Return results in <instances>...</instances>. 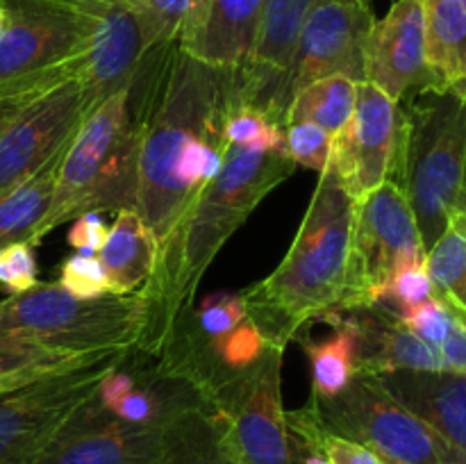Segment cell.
Here are the masks:
<instances>
[{
  "instance_id": "6da1fadb",
  "label": "cell",
  "mask_w": 466,
  "mask_h": 464,
  "mask_svg": "<svg viewBox=\"0 0 466 464\" xmlns=\"http://www.w3.org/2000/svg\"><path fill=\"white\" fill-rule=\"evenodd\" d=\"M237 100V68L191 57L177 39L153 45L130 85L137 132V212L157 241V253L189 205L177 185L187 141L226 123Z\"/></svg>"
},
{
  "instance_id": "7a4b0ae2",
  "label": "cell",
  "mask_w": 466,
  "mask_h": 464,
  "mask_svg": "<svg viewBox=\"0 0 466 464\" xmlns=\"http://www.w3.org/2000/svg\"><path fill=\"white\" fill-rule=\"evenodd\" d=\"M296 171L287 150L226 144L223 168L191 203L159 248L150 280L139 289L146 323L132 350L157 359L177 321L196 305V291L226 241L259 203Z\"/></svg>"
},
{
  "instance_id": "3957f363",
  "label": "cell",
  "mask_w": 466,
  "mask_h": 464,
  "mask_svg": "<svg viewBox=\"0 0 466 464\" xmlns=\"http://www.w3.org/2000/svg\"><path fill=\"white\" fill-rule=\"evenodd\" d=\"M353 218V196L326 166L285 259L264 280L239 291L268 344L287 348L305 323L337 312L349 280Z\"/></svg>"
},
{
  "instance_id": "277c9868",
  "label": "cell",
  "mask_w": 466,
  "mask_h": 464,
  "mask_svg": "<svg viewBox=\"0 0 466 464\" xmlns=\"http://www.w3.org/2000/svg\"><path fill=\"white\" fill-rule=\"evenodd\" d=\"M137 132L130 86L91 109L64 153L48 214L36 230V246L48 232L89 212L137 209Z\"/></svg>"
},
{
  "instance_id": "5b68a950",
  "label": "cell",
  "mask_w": 466,
  "mask_h": 464,
  "mask_svg": "<svg viewBox=\"0 0 466 464\" xmlns=\"http://www.w3.org/2000/svg\"><path fill=\"white\" fill-rule=\"evenodd\" d=\"M405 144L399 182L417 218L423 250L451 226L466 185V105L455 91H421L405 100Z\"/></svg>"
},
{
  "instance_id": "8992f818",
  "label": "cell",
  "mask_w": 466,
  "mask_h": 464,
  "mask_svg": "<svg viewBox=\"0 0 466 464\" xmlns=\"http://www.w3.org/2000/svg\"><path fill=\"white\" fill-rule=\"evenodd\" d=\"M146 323V303L135 294L76 298L59 282H39L0 300V337L36 341L68 353L135 348Z\"/></svg>"
},
{
  "instance_id": "52a82bcc",
  "label": "cell",
  "mask_w": 466,
  "mask_h": 464,
  "mask_svg": "<svg viewBox=\"0 0 466 464\" xmlns=\"http://www.w3.org/2000/svg\"><path fill=\"white\" fill-rule=\"evenodd\" d=\"M312 400L328 430L367 446L387 464H466V453L405 409L378 376L355 373L335 398Z\"/></svg>"
},
{
  "instance_id": "ba28073f",
  "label": "cell",
  "mask_w": 466,
  "mask_h": 464,
  "mask_svg": "<svg viewBox=\"0 0 466 464\" xmlns=\"http://www.w3.org/2000/svg\"><path fill=\"white\" fill-rule=\"evenodd\" d=\"M423 262L426 250L408 198L396 182H385L355 200L349 280L339 308L328 317L380 303L396 271Z\"/></svg>"
},
{
  "instance_id": "9c48e42d",
  "label": "cell",
  "mask_w": 466,
  "mask_h": 464,
  "mask_svg": "<svg viewBox=\"0 0 466 464\" xmlns=\"http://www.w3.org/2000/svg\"><path fill=\"white\" fill-rule=\"evenodd\" d=\"M127 353L130 348L103 350L80 367L46 373L0 394V464L35 462Z\"/></svg>"
},
{
  "instance_id": "30bf717a",
  "label": "cell",
  "mask_w": 466,
  "mask_h": 464,
  "mask_svg": "<svg viewBox=\"0 0 466 464\" xmlns=\"http://www.w3.org/2000/svg\"><path fill=\"white\" fill-rule=\"evenodd\" d=\"M282 358L285 348L268 344L253 364L223 378L203 398L246 464H294L282 405Z\"/></svg>"
},
{
  "instance_id": "8fae6325",
  "label": "cell",
  "mask_w": 466,
  "mask_h": 464,
  "mask_svg": "<svg viewBox=\"0 0 466 464\" xmlns=\"http://www.w3.org/2000/svg\"><path fill=\"white\" fill-rule=\"evenodd\" d=\"M9 12L0 39V85L86 53L105 0H0Z\"/></svg>"
},
{
  "instance_id": "7c38bea8",
  "label": "cell",
  "mask_w": 466,
  "mask_h": 464,
  "mask_svg": "<svg viewBox=\"0 0 466 464\" xmlns=\"http://www.w3.org/2000/svg\"><path fill=\"white\" fill-rule=\"evenodd\" d=\"M405 144V112L400 103L371 82H358L350 121L332 136L328 166L353 200L385 182H399Z\"/></svg>"
},
{
  "instance_id": "4fadbf2b",
  "label": "cell",
  "mask_w": 466,
  "mask_h": 464,
  "mask_svg": "<svg viewBox=\"0 0 466 464\" xmlns=\"http://www.w3.org/2000/svg\"><path fill=\"white\" fill-rule=\"evenodd\" d=\"M157 44H164V36L146 0H105L80 71L86 114L127 89L146 53Z\"/></svg>"
},
{
  "instance_id": "5bb4252c",
  "label": "cell",
  "mask_w": 466,
  "mask_h": 464,
  "mask_svg": "<svg viewBox=\"0 0 466 464\" xmlns=\"http://www.w3.org/2000/svg\"><path fill=\"white\" fill-rule=\"evenodd\" d=\"M373 23V0H312L291 66L289 96L330 76L364 82V48Z\"/></svg>"
},
{
  "instance_id": "9a60e30c",
  "label": "cell",
  "mask_w": 466,
  "mask_h": 464,
  "mask_svg": "<svg viewBox=\"0 0 466 464\" xmlns=\"http://www.w3.org/2000/svg\"><path fill=\"white\" fill-rule=\"evenodd\" d=\"M312 0H264L250 55L237 68V103L267 114L287 127L289 77L299 36Z\"/></svg>"
},
{
  "instance_id": "2e32d148",
  "label": "cell",
  "mask_w": 466,
  "mask_h": 464,
  "mask_svg": "<svg viewBox=\"0 0 466 464\" xmlns=\"http://www.w3.org/2000/svg\"><path fill=\"white\" fill-rule=\"evenodd\" d=\"M86 116L80 77L32 100L0 136V194L35 176L66 148Z\"/></svg>"
},
{
  "instance_id": "e0dca14e",
  "label": "cell",
  "mask_w": 466,
  "mask_h": 464,
  "mask_svg": "<svg viewBox=\"0 0 466 464\" xmlns=\"http://www.w3.org/2000/svg\"><path fill=\"white\" fill-rule=\"evenodd\" d=\"M364 82H371L396 103L421 91H441L426 57L421 0H394L376 18L364 48Z\"/></svg>"
},
{
  "instance_id": "ac0fdd59",
  "label": "cell",
  "mask_w": 466,
  "mask_h": 464,
  "mask_svg": "<svg viewBox=\"0 0 466 464\" xmlns=\"http://www.w3.org/2000/svg\"><path fill=\"white\" fill-rule=\"evenodd\" d=\"M164 428L121 421L94 394L32 464H148L157 453Z\"/></svg>"
},
{
  "instance_id": "d6986e66",
  "label": "cell",
  "mask_w": 466,
  "mask_h": 464,
  "mask_svg": "<svg viewBox=\"0 0 466 464\" xmlns=\"http://www.w3.org/2000/svg\"><path fill=\"white\" fill-rule=\"evenodd\" d=\"M96 398L112 417L135 426H167L173 417L200 403L185 380L167 376L157 364H135L130 353L105 373Z\"/></svg>"
},
{
  "instance_id": "ffe728a7",
  "label": "cell",
  "mask_w": 466,
  "mask_h": 464,
  "mask_svg": "<svg viewBox=\"0 0 466 464\" xmlns=\"http://www.w3.org/2000/svg\"><path fill=\"white\" fill-rule=\"evenodd\" d=\"M264 0H189L177 45L221 68H241L250 55Z\"/></svg>"
},
{
  "instance_id": "44dd1931",
  "label": "cell",
  "mask_w": 466,
  "mask_h": 464,
  "mask_svg": "<svg viewBox=\"0 0 466 464\" xmlns=\"http://www.w3.org/2000/svg\"><path fill=\"white\" fill-rule=\"evenodd\" d=\"M349 314L358 332V373L382 376L400 368L414 371H440L444 368L440 350L410 330L399 314L387 305L376 303Z\"/></svg>"
},
{
  "instance_id": "7402d4cb",
  "label": "cell",
  "mask_w": 466,
  "mask_h": 464,
  "mask_svg": "<svg viewBox=\"0 0 466 464\" xmlns=\"http://www.w3.org/2000/svg\"><path fill=\"white\" fill-rule=\"evenodd\" d=\"M378 378L405 409L466 453V373L400 368Z\"/></svg>"
},
{
  "instance_id": "603a6c76",
  "label": "cell",
  "mask_w": 466,
  "mask_h": 464,
  "mask_svg": "<svg viewBox=\"0 0 466 464\" xmlns=\"http://www.w3.org/2000/svg\"><path fill=\"white\" fill-rule=\"evenodd\" d=\"M148 464H246L232 449L221 419L198 403L167 423Z\"/></svg>"
},
{
  "instance_id": "cb8c5ba5",
  "label": "cell",
  "mask_w": 466,
  "mask_h": 464,
  "mask_svg": "<svg viewBox=\"0 0 466 464\" xmlns=\"http://www.w3.org/2000/svg\"><path fill=\"white\" fill-rule=\"evenodd\" d=\"M96 257L107 276L112 294H135L153 276L157 241L137 209H123L114 218Z\"/></svg>"
},
{
  "instance_id": "d4e9b609",
  "label": "cell",
  "mask_w": 466,
  "mask_h": 464,
  "mask_svg": "<svg viewBox=\"0 0 466 464\" xmlns=\"http://www.w3.org/2000/svg\"><path fill=\"white\" fill-rule=\"evenodd\" d=\"M426 57L440 89L466 77V0H421Z\"/></svg>"
},
{
  "instance_id": "484cf974",
  "label": "cell",
  "mask_w": 466,
  "mask_h": 464,
  "mask_svg": "<svg viewBox=\"0 0 466 464\" xmlns=\"http://www.w3.org/2000/svg\"><path fill=\"white\" fill-rule=\"evenodd\" d=\"M66 148L48 159L35 176L0 194V246L27 241L36 248V230L53 203L55 182Z\"/></svg>"
},
{
  "instance_id": "4316f807",
  "label": "cell",
  "mask_w": 466,
  "mask_h": 464,
  "mask_svg": "<svg viewBox=\"0 0 466 464\" xmlns=\"http://www.w3.org/2000/svg\"><path fill=\"white\" fill-rule=\"evenodd\" d=\"M335 326L330 337L326 339H309V337H300V346L308 353L309 367H312V398L317 400H330L335 398L339 391L349 387L353 380L358 367V332H355L353 321L349 314H335L328 317Z\"/></svg>"
},
{
  "instance_id": "83f0119b",
  "label": "cell",
  "mask_w": 466,
  "mask_h": 464,
  "mask_svg": "<svg viewBox=\"0 0 466 464\" xmlns=\"http://www.w3.org/2000/svg\"><path fill=\"white\" fill-rule=\"evenodd\" d=\"M358 100V82L346 76H330L300 86L291 96L287 126L314 123L335 136L350 121Z\"/></svg>"
},
{
  "instance_id": "f1b7e54d",
  "label": "cell",
  "mask_w": 466,
  "mask_h": 464,
  "mask_svg": "<svg viewBox=\"0 0 466 464\" xmlns=\"http://www.w3.org/2000/svg\"><path fill=\"white\" fill-rule=\"evenodd\" d=\"M82 62H85V53L80 57H73L68 62L59 64V66L46 68V71L32 73V76L21 77V80L7 82L0 85V136L7 130L9 123L39 96L48 94L55 86L64 85V82L80 77Z\"/></svg>"
},
{
  "instance_id": "f546056e",
  "label": "cell",
  "mask_w": 466,
  "mask_h": 464,
  "mask_svg": "<svg viewBox=\"0 0 466 464\" xmlns=\"http://www.w3.org/2000/svg\"><path fill=\"white\" fill-rule=\"evenodd\" d=\"M423 267L435 294L455 303L466 285V237L453 226L446 227L444 235L426 253Z\"/></svg>"
},
{
  "instance_id": "4dcf8cb0",
  "label": "cell",
  "mask_w": 466,
  "mask_h": 464,
  "mask_svg": "<svg viewBox=\"0 0 466 464\" xmlns=\"http://www.w3.org/2000/svg\"><path fill=\"white\" fill-rule=\"evenodd\" d=\"M223 139H226V144L246 146V148L287 150L285 127L273 123L259 109L239 105L237 100L228 112L226 123H223Z\"/></svg>"
},
{
  "instance_id": "1f68e13d",
  "label": "cell",
  "mask_w": 466,
  "mask_h": 464,
  "mask_svg": "<svg viewBox=\"0 0 466 464\" xmlns=\"http://www.w3.org/2000/svg\"><path fill=\"white\" fill-rule=\"evenodd\" d=\"M285 146L296 166L321 173L330 159L332 135L314 123H291L285 127Z\"/></svg>"
},
{
  "instance_id": "d6a6232c",
  "label": "cell",
  "mask_w": 466,
  "mask_h": 464,
  "mask_svg": "<svg viewBox=\"0 0 466 464\" xmlns=\"http://www.w3.org/2000/svg\"><path fill=\"white\" fill-rule=\"evenodd\" d=\"M39 285V267H36L35 246L27 241L0 246V289L9 296L23 294Z\"/></svg>"
},
{
  "instance_id": "836d02e7",
  "label": "cell",
  "mask_w": 466,
  "mask_h": 464,
  "mask_svg": "<svg viewBox=\"0 0 466 464\" xmlns=\"http://www.w3.org/2000/svg\"><path fill=\"white\" fill-rule=\"evenodd\" d=\"M57 282L76 298H100L105 294H112L98 257H89V255L76 253L64 259Z\"/></svg>"
},
{
  "instance_id": "e575fe53",
  "label": "cell",
  "mask_w": 466,
  "mask_h": 464,
  "mask_svg": "<svg viewBox=\"0 0 466 464\" xmlns=\"http://www.w3.org/2000/svg\"><path fill=\"white\" fill-rule=\"evenodd\" d=\"M432 296H435V287H432L431 277H428L426 267L414 264V267H405L391 276L380 303L394 309L396 314H400L405 309L414 308V305L426 303Z\"/></svg>"
},
{
  "instance_id": "d590c367",
  "label": "cell",
  "mask_w": 466,
  "mask_h": 464,
  "mask_svg": "<svg viewBox=\"0 0 466 464\" xmlns=\"http://www.w3.org/2000/svg\"><path fill=\"white\" fill-rule=\"evenodd\" d=\"M399 317L400 321H403L410 330L417 332L426 344H431L432 348L440 350L441 341H444L446 335H449L453 312H451L449 300L435 294L431 300L405 309V312H400Z\"/></svg>"
},
{
  "instance_id": "8d00e7d4",
  "label": "cell",
  "mask_w": 466,
  "mask_h": 464,
  "mask_svg": "<svg viewBox=\"0 0 466 464\" xmlns=\"http://www.w3.org/2000/svg\"><path fill=\"white\" fill-rule=\"evenodd\" d=\"M107 232H109V226L105 223L103 212H89L73 218L66 241L77 255H89V257H96L98 250L103 248L105 239H107Z\"/></svg>"
},
{
  "instance_id": "74e56055",
  "label": "cell",
  "mask_w": 466,
  "mask_h": 464,
  "mask_svg": "<svg viewBox=\"0 0 466 464\" xmlns=\"http://www.w3.org/2000/svg\"><path fill=\"white\" fill-rule=\"evenodd\" d=\"M449 303L453 318H451L449 335L440 346V358L446 371L466 373V312L453 300H449Z\"/></svg>"
},
{
  "instance_id": "f35d334b",
  "label": "cell",
  "mask_w": 466,
  "mask_h": 464,
  "mask_svg": "<svg viewBox=\"0 0 466 464\" xmlns=\"http://www.w3.org/2000/svg\"><path fill=\"white\" fill-rule=\"evenodd\" d=\"M321 446L332 464H387L385 459L378 453H373L371 449L358 444V441L346 439V437L335 435V432L328 430L326 426H323Z\"/></svg>"
},
{
  "instance_id": "ab89813d",
  "label": "cell",
  "mask_w": 466,
  "mask_h": 464,
  "mask_svg": "<svg viewBox=\"0 0 466 464\" xmlns=\"http://www.w3.org/2000/svg\"><path fill=\"white\" fill-rule=\"evenodd\" d=\"M146 5H148L155 21H157L164 41L177 39L182 21L187 16L189 0H146Z\"/></svg>"
},
{
  "instance_id": "60d3db41",
  "label": "cell",
  "mask_w": 466,
  "mask_h": 464,
  "mask_svg": "<svg viewBox=\"0 0 466 464\" xmlns=\"http://www.w3.org/2000/svg\"><path fill=\"white\" fill-rule=\"evenodd\" d=\"M451 226L466 237V185L460 189L458 200H455L453 214H451Z\"/></svg>"
},
{
  "instance_id": "b9f144b4",
  "label": "cell",
  "mask_w": 466,
  "mask_h": 464,
  "mask_svg": "<svg viewBox=\"0 0 466 464\" xmlns=\"http://www.w3.org/2000/svg\"><path fill=\"white\" fill-rule=\"evenodd\" d=\"M7 23H9V12L3 3H0V39L5 36V30H7Z\"/></svg>"
},
{
  "instance_id": "7bdbcfd3",
  "label": "cell",
  "mask_w": 466,
  "mask_h": 464,
  "mask_svg": "<svg viewBox=\"0 0 466 464\" xmlns=\"http://www.w3.org/2000/svg\"><path fill=\"white\" fill-rule=\"evenodd\" d=\"M451 91H455V94H458L460 98L464 100V105H466V77H464L462 82H458V85H455L453 89H451Z\"/></svg>"
},
{
  "instance_id": "ee69618b",
  "label": "cell",
  "mask_w": 466,
  "mask_h": 464,
  "mask_svg": "<svg viewBox=\"0 0 466 464\" xmlns=\"http://www.w3.org/2000/svg\"><path fill=\"white\" fill-rule=\"evenodd\" d=\"M455 305H460V308L464 309L466 312V285H464V289H462V294H460V298L455 300Z\"/></svg>"
}]
</instances>
